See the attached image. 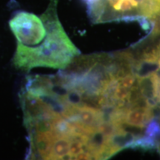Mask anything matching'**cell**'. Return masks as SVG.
I'll list each match as a JSON object with an SVG mask.
<instances>
[{
	"label": "cell",
	"mask_w": 160,
	"mask_h": 160,
	"mask_svg": "<svg viewBox=\"0 0 160 160\" xmlns=\"http://www.w3.org/2000/svg\"><path fill=\"white\" fill-rule=\"evenodd\" d=\"M84 146H85V144L78 140H71L70 142L68 154L71 156L72 159H75L76 156L84 151Z\"/></svg>",
	"instance_id": "obj_4"
},
{
	"label": "cell",
	"mask_w": 160,
	"mask_h": 160,
	"mask_svg": "<svg viewBox=\"0 0 160 160\" xmlns=\"http://www.w3.org/2000/svg\"><path fill=\"white\" fill-rule=\"evenodd\" d=\"M17 40L13 65L18 70L30 71L35 68L65 69L79 50L69 39L57 14V0H49L40 17L18 11L9 21Z\"/></svg>",
	"instance_id": "obj_1"
},
{
	"label": "cell",
	"mask_w": 160,
	"mask_h": 160,
	"mask_svg": "<svg viewBox=\"0 0 160 160\" xmlns=\"http://www.w3.org/2000/svg\"><path fill=\"white\" fill-rule=\"evenodd\" d=\"M153 120H154L153 110L148 107H137L128 109L124 117L125 123L143 128H145Z\"/></svg>",
	"instance_id": "obj_3"
},
{
	"label": "cell",
	"mask_w": 160,
	"mask_h": 160,
	"mask_svg": "<svg viewBox=\"0 0 160 160\" xmlns=\"http://www.w3.org/2000/svg\"><path fill=\"white\" fill-rule=\"evenodd\" d=\"M84 1L93 23L137 21L146 31L160 24V0Z\"/></svg>",
	"instance_id": "obj_2"
},
{
	"label": "cell",
	"mask_w": 160,
	"mask_h": 160,
	"mask_svg": "<svg viewBox=\"0 0 160 160\" xmlns=\"http://www.w3.org/2000/svg\"><path fill=\"white\" fill-rule=\"evenodd\" d=\"M75 159H93V157L88 152L83 151L76 156Z\"/></svg>",
	"instance_id": "obj_5"
}]
</instances>
